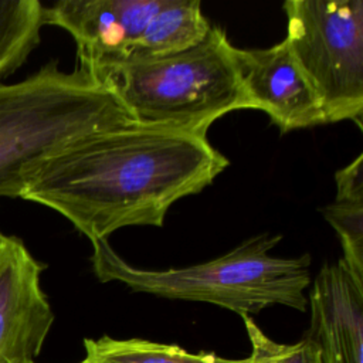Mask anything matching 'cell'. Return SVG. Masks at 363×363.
<instances>
[{
    "instance_id": "3",
    "label": "cell",
    "mask_w": 363,
    "mask_h": 363,
    "mask_svg": "<svg viewBox=\"0 0 363 363\" xmlns=\"http://www.w3.org/2000/svg\"><path fill=\"white\" fill-rule=\"evenodd\" d=\"M281 235L261 234L230 252L194 265L142 269L130 265L105 240L92 241L91 264L101 282H122L135 292L160 298L207 302L242 316L272 305L303 312L311 284V257H272Z\"/></svg>"
},
{
    "instance_id": "2",
    "label": "cell",
    "mask_w": 363,
    "mask_h": 363,
    "mask_svg": "<svg viewBox=\"0 0 363 363\" xmlns=\"http://www.w3.org/2000/svg\"><path fill=\"white\" fill-rule=\"evenodd\" d=\"M135 122L112 91L79 65L57 60L17 82H0V197H21L33 172L75 140Z\"/></svg>"
},
{
    "instance_id": "5",
    "label": "cell",
    "mask_w": 363,
    "mask_h": 363,
    "mask_svg": "<svg viewBox=\"0 0 363 363\" xmlns=\"http://www.w3.org/2000/svg\"><path fill=\"white\" fill-rule=\"evenodd\" d=\"M284 38L328 123L363 125V1L288 0Z\"/></svg>"
},
{
    "instance_id": "1",
    "label": "cell",
    "mask_w": 363,
    "mask_h": 363,
    "mask_svg": "<svg viewBox=\"0 0 363 363\" xmlns=\"http://www.w3.org/2000/svg\"><path fill=\"white\" fill-rule=\"evenodd\" d=\"M207 136L136 122L86 135L33 172L20 199L67 218L91 242L119 228L162 227L169 208L228 167Z\"/></svg>"
},
{
    "instance_id": "6",
    "label": "cell",
    "mask_w": 363,
    "mask_h": 363,
    "mask_svg": "<svg viewBox=\"0 0 363 363\" xmlns=\"http://www.w3.org/2000/svg\"><path fill=\"white\" fill-rule=\"evenodd\" d=\"M45 268L23 240L0 231V363H34L43 349L54 322Z\"/></svg>"
},
{
    "instance_id": "10",
    "label": "cell",
    "mask_w": 363,
    "mask_h": 363,
    "mask_svg": "<svg viewBox=\"0 0 363 363\" xmlns=\"http://www.w3.org/2000/svg\"><path fill=\"white\" fill-rule=\"evenodd\" d=\"M210 28L199 0H162L128 61L155 60L186 51L201 43Z\"/></svg>"
},
{
    "instance_id": "15",
    "label": "cell",
    "mask_w": 363,
    "mask_h": 363,
    "mask_svg": "<svg viewBox=\"0 0 363 363\" xmlns=\"http://www.w3.org/2000/svg\"><path fill=\"white\" fill-rule=\"evenodd\" d=\"M34 363H35V362H34ZM79 363H85V362H84V360H82V362H79Z\"/></svg>"
},
{
    "instance_id": "4",
    "label": "cell",
    "mask_w": 363,
    "mask_h": 363,
    "mask_svg": "<svg viewBox=\"0 0 363 363\" xmlns=\"http://www.w3.org/2000/svg\"><path fill=\"white\" fill-rule=\"evenodd\" d=\"M86 69L140 125L207 136L216 119L237 109H251L234 45L217 26L186 51Z\"/></svg>"
},
{
    "instance_id": "8",
    "label": "cell",
    "mask_w": 363,
    "mask_h": 363,
    "mask_svg": "<svg viewBox=\"0 0 363 363\" xmlns=\"http://www.w3.org/2000/svg\"><path fill=\"white\" fill-rule=\"evenodd\" d=\"M234 57L251 109L265 112L281 133L328 123L285 40L268 48L234 47Z\"/></svg>"
},
{
    "instance_id": "7",
    "label": "cell",
    "mask_w": 363,
    "mask_h": 363,
    "mask_svg": "<svg viewBox=\"0 0 363 363\" xmlns=\"http://www.w3.org/2000/svg\"><path fill=\"white\" fill-rule=\"evenodd\" d=\"M160 4L162 0H61L44 6V24L68 31L79 65L95 68L128 61Z\"/></svg>"
},
{
    "instance_id": "12",
    "label": "cell",
    "mask_w": 363,
    "mask_h": 363,
    "mask_svg": "<svg viewBox=\"0 0 363 363\" xmlns=\"http://www.w3.org/2000/svg\"><path fill=\"white\" fill-rule=\"evenodd\" d=\"M85 363H251L245 359H225L214 353H190L177 345L145 339H85Z\"/></svg>"
},
{
    "instance_id": "14",
    "label": "cell",
    "mask_w": 363,
    "mask_h": 363,
    "mask_svg": "<svg viewBox=\"0 0 363 363\" xmlns=\"http://www.w3.org/2000/svg\"><path fill=\"white\" fill-rule=\"evenodd\" d=\"M242 320L251 342V363H322L319 346L308 333L298 343L284 345L269 339L251 316Z\"/></svg>"
},
{
    "instance_id": "9",
    "label": "cell",
    "mask_w": 363,
    "mask_h": 363,
    "mask_svg": "<svg viewBox=\"0 0 363 363\" xmlns=\"http://www.w3.org/2000/svg\"><path fill=\"white\" fill-rule=\"evenodd\" d=\"M308 335L322 363H363V282L345 261L323 264L309 292Z\"/></svg>"
},
{
    "instance_id": "13",
    "label": "cell",
    "mask_w": 363,
    "mask_h": 363,
    "mask_svg": "<svg viewBox=\"0 0 363 363\" xmlns=\"http://www.w3.org/2000/svg\"><path fill=\"white\" fill-rule=\"evenodd\" d=\"M44 6L38 0H0V82L38 47Z\"/></svg>"
},
{
    "instance_id": "11",
    "label": "cell",
    "mask_w": 363,
    "mask_h": 363,
    "mask_svg": "<svg viewBox=\"0 0 363 363\" xmlns=\"http://www.w3.org/2000/svg\"><path fill=\"white\" fill-rule=\"evenodd\" d=\"M335 182L336 197L323 208V217L339 235L342 259L363 282V155L339 169Z\"/></svg>"
}]
</instances>
